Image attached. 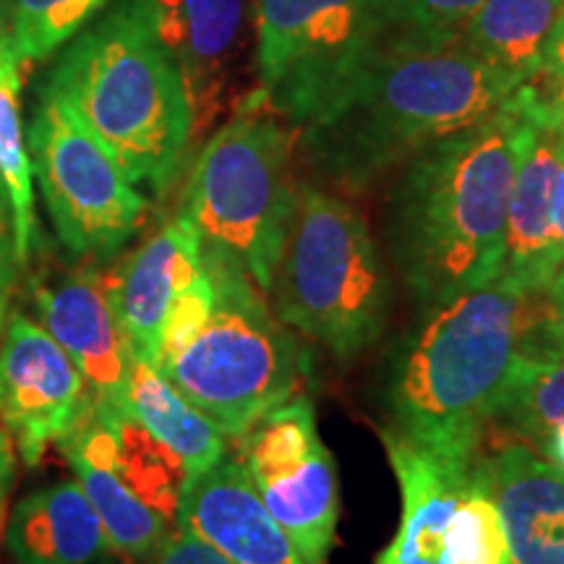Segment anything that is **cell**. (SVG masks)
<instances>
[{
  "label": "cell",
  "mask_w": 564,
  "mask_h": 564,
  "mask_svg": "<svg viewBox=\"0 0 564 564\" xmlns=\"http://www.w3.org/2000/svg\"><path fill=\"white\" fill-rule=\"evenodd\" d=\"M541 126L539 91L525 82L489 118L400 167L387 202V246L421 308L499 278L514 175Z\"/></svg>",
  "instance_id": "obj_1"
},
{
  "label": "cell",
  "mask_w": 564,
  "mask_h": 564,
  "mask_svg": "<svg viewBox=\"0 0 564 564\" xmlns=\"http://www.w3.org/2000/svg\"><path fill=\"white\" fill-rule=\"evenodd\" d=\"M518 87L457 37H390L301 126L303 158L319 181L361 194L489 118Z\"/></svg>",
  "instance_id": "obj_2"
},
{
  "label": "cell",
  "mask_w": 564,
  "mask_h": 564,
  "mask_svg": "<svg viewBox=\"0 0 564 564\" xmlns=\"http://www.w3.org/2000/svg\"><path fill=\"white\" fill-rule=\"evenodd\" d=\"M525 293L505 278L421 308L394 345L382 408L394 434L470 468L520 356Z\"/></svg>",
  "instance_id": "obj_3"
},
{
  "label": "cell",
  "mask_w": 564,
  "mask_h": 564,
  "mask_svg": "<svg viewBox=\"0 0 564 564\" xmlns=\"http://www.w3.org/2000/svg\"><path fill=\"white\" fill-rule=\"evenodd\" d=\"M137 186L162 196L194 141L186 84L144 0H118L89 21L47 76Z\"/></svg>",
  "instance_id": "obj_4"
},
{
  "label": "cell",
  "mask_w": 564,
  "mask_h": 564,
  "mask_svg": "<svg viewBox=\"0 0 564 564\" xmlns=\"http://www.w3.org/2000/svg\"><path fill=\"white\" fill-rule=\"evenodd\" d=\"M267 295L288 329L337 361H352L384 333L392 280L361 212L316 183H301Z\"/></svg>",
  "instance_id": "obj_5"
},
{
  "label": "cell",
  "mask_w": 564,
  "mask_h": 564,
  "mask_svg": "<svg viewBox=\"0 0 564 564\" xmlns=\"http://www.w3.org/2000/svg\"><path fill=\"white\" fill-rule=\"evenodd\" d=\"M295 199L293 133L253 91L249 105L202 147L181 215L204 251L236 262L267 295Z\"/></svg>",
  "instance_id": "obj_6"
},
{
  "label": "cell",
  "mask_w": 564,
  "mask_h": 564,
  "mask_svg": "<svg viewBox=\"0 0 564 564\" xmlns=\"http://www.w3.org/2000/svg\"><path fill=\"white\" fill-rule=\"evenodd\" d=\"M202 257L215 306L194 340L158 371L225 436L238 440L299 390L301 348L241 267L204 249Z\"/></svg>",
  "instance_id": "obj_7"
},
{
  "label": "cell",
  "mask_w": 564,
  "mask_h": 564,
  "mask_svg": "<svg viewBox=\"0 0 564 564\" xmlns=\"http://www.w3.org/2000/svg\"><path fill=\"white\" fill-rule=\"evenodd\" d=\"M253 21L257 95L295 131L392 37L379 0H257Z\"/></svg>",
  "instance_id": "obj_8"
},
{
  "label": "cell",
  "mask_w": 564,
  "mask_h": 564,
  "mask_svg": "<svg viewBox=\"0 0 564 564\" xmlns=\"http://www.w3.org/2000/svg\"><path fill=\"white\" fill-rule=\"evenodd\" d=\"M26 150L55 236L70 257L87 262L116 257L144 220L147 199L47 84L34 105Z\"/></svg>",
  "instance_id": "obj_9"
},
{
  "label": "cell",
  "mask_w": 564,
  "mask_h": 564,
  "mask_svg": "<svg viewBox=\"0 0 564 564\" xmlns=\"http://www.w3.org/2000/svg\"><path fill=\"white\" fill-rule=\"evenodd\" d=\"M238 442V460L301 560L327 564L340 518V491L333 455L316 432L312 400L293 394Z\"/></svg>",
  "instance_id": "obj_10"
},
{
  "label": "cell",
  "mask_w": 564,
  "mask_h": 564,
  "mask_svg": "<svg viewBox=\"0 0 564 564\" xmlns=\"http://www.w3.org/2000/svg\"><path fill=\"white\" fill-rule=\"evenodd\" d=\"M40 324L68 352L91 394V413L129 415L131 348L108 293V272L79 259L76 267H40L30 278Z\"/></svg>",
  "instance_id": "obj_11"
},
{
  "label": "cell",
  "mask_w": 564,
  "mask_h": 564,
  "mask_svg": "<svg viewBox=\"0 0 564 564\" xmlns=\"http://www.w3.org/2000/svg\"><path fill=\"white\" fill-rule=\"evenodd\" d=\"M91 415V394L68 352L42 324L11 312L0 343V419L19 460L34 468Z\"/></svg>",
  "instance_id": "obj_12"
},
{
  "label": "cell",
  "mask_w": 564,
  "mask_h": 564,
  "mask_svg": "<svg viewBox=\"0 0 564 564\" xmlns=\"http://www.w3.org/2000/svg\"><path fill=\"white\" fill-rule=\"evenodd\" d=\"M175 525L199 535L230 564H306L264 507L243 463L228 453L186 476Z\"/></svg>",
  "instance_id": "obj_13"
},
{
  "label": "cell",
  "mask_w": 564,
  "mask_h": 564,
  "mask_svg": "<svg viewBox=\"0 0 564 564\" xmlns=\"http://www.w3.org/2000/svg\"><path fill=\"white\" fill-rule=\"evenodd\" d=\"M204 272L202 241L178 215L108 272V293L131 356L158 369L162 327L175 295Z\"/></svg>",
  "instance_id": "obj_14"
},
{
  "label": "cell",
  "mask_w": 564,
  "mask_h": 564,
  "mask_svg": "<svg viewBox=\"0 0 564 564\" xmlns=\"http://www.w3.org/2000/svg\"><path fill=\"white\" fill-rule=\"evenodd\" d=\"M470 474L502 514L507 564H564V474L525 444L476 455Z\"/></svg>",
  "instance_id": "obj_15"
},
{
  "label": "cell",
  "mask_w": 564,
  "mask_h": 564,
  "mask_svg": "<svg viewBox=\"0 0 564 564\" xmlns=\"http://www.w3.org/2000/svg\"><path fill=\"white\" fill-rule=\"evenodd\" d=\"M154 32L181 68L194 116V137L223 108L246 24V0H144Z\"/></svg>",
  "instance_id": "obj_16"
},
{
  "label": "cell",
  "mask_w": 564,
  "mask_h": 564,
  "mask_svg": "<svg viewBox=\"0 0 564 564\" xmlns=\"http://www.w3.org/2000/svg\"><path fill=\"white\" fill-rule=\"evenodd\" d=\"M382 442L398 478L403 512L398 533L377 556V564H453L449 518L470 468L442 460L392 429H384Z\"/></svg>",
  "instance_id": "obj_17"
},
{
  "label": "cell",
  "mask_w": 564,
  "mask_h": 564,
  "mask_svg": "<svg viewBox=\"0 0 564 564\" xmlns=\"http://www.w3.org/2000/svg\"><path fill=\"white\" fill-rule=\"evenodd\" d=\"M9 564H108L112 546L79 481L30 491L6 525Z\"/></svg>",
  "instance_id": "obj_18"
},
{
  "label": "cell",
  "mask_w": 564,
  "mask_h": 564,
  "mask_svg": "<svg viewBox=\"0 0 564 564\" xmlns=\"http://www.w3.org/2000/svg\"><path fill=\"white\" fill-rule=\"evenodd\" d=\"M562 154L564 139L541 126L531 152L514 175L499 278L512 282L520 293H544L556 274L552 262V194Z\"/></svg>",
  "instance_id": "obj_19"
},
{
  "label": "cell",
  "mask_w": 564,
  "mask_h": 564,
  "mask_svg": "<svg viewBox=\"0 0 564 564\" xmlns=\"http://www.w3.org/2000/svg\"><path fill=\"white\" fill-rule=\"evenodd\" d=\"M562 0H484L457 40L518 84L535 79Z\"/></svg>",
  "instance_id": "obj_20"
},
{
  "label": "cell",
  "mask_w": 564,
  "mask_h": 564,
  "mask_svg": "<svg viewBox=\"0 0 564 564\" xmlns=\"http://www.w3.org/2000/svg\"><path fill=\"white\" fill-rule=\"evenodd\" d=\"M129 413L178 457L188 474L215 465L228 453L225 434L188 403L152 364L131 358Z\"/></svg>",
  "instance_id": "obj_21"
},
{
  "label": "cell",
  "mask_w": 564,
  "mask_h": 564,
  "mask_svg": "<svg viewBox=\"0 0 564 564\" xmlns=\"http://www.w3.org/2000/svg\"><path fill=\"white\" fill-rule=\"evenodd\" d=\"M21 61L11 40H0V188L11 209L13 251L19 270L30 267L40 246L34 212V173L21 123Z\"/></svg>",
  "instance_id": "obj_22"
},
{
  "label": "cell",
  "mask_w": 564,
  "mask_h": 564,
  "mask_svg": "<svg viewBox=\"0 0 564 564\" xmlns=\"http://www.w3.org/2000/svg\"><path fill=\"white\" fill-rule=\"evenodd\" d=\"M70 468L82 491L95 507L97 518L108 533L112 552L131 562H147L160 546V541L173 531L162 514L147 507L141 499L118 478L108 465L91 463L87 457L66 453Z\"/></svg>",
  "instance_id": "obj_23"
},
{
  "label": "cell",
  "mask_w": 564,
  "mask_h": 564,
  "mask_svg": "<svg viewBox=\"0 0 564 564\" xmlns=\"http://www.w3.org/2000/svg\"><path fill=\"white\" fill-rule=\"evenodd\" d=\"M494 421H502L539 447L564 423V361L518 356Z\"/></svg>",
  "instance_id": "obj_24"
},
{
  "label": "cell",
  "mask_w": 564,
  "mask_h": 564,
  "mask_svg": "<svg viewBox=\"0 0 564 564\" xmlns=\"http://www.w3.org/2000/svg\"><path fill=\"white\" fill-rule=\"evenodd\" d=\"M108 0H3L6 32L24 63L53 55L97 19Z\"/></svg>",
  "instance_id": "obj_25"
},
{
  "label": "cell",
  "mask_w": 564,
  "mask_h": 564,
  "mask_svg": "<svg viewBox=\"0 0 564 564\" xmlns=\"http://www.w3.org/2000/svg\"><path fill=\"white\" fill-rule=\"evenodd\" d=\"M447 544L453 564H507L502 514L489 489L470 470L449 518Z\"/></svg>",
  "instance_id": "obj_26"
},
{
  "label": "cell",
  "mask_w": 564,
  "mask_h": 564,
  "mask_svg": "<svg viewBox=\"0 0 564 564\" xmlns=\"http://www.w3.org/2000/svg\"><path fill=\"white\" fill-rule=\"evenodd\" d=\"M484 0H379L392 37L455 40Z\"/></svg>",
  "instance_id": "obj_27"
},
{
  "label": "cell",
  "mask_w": 564,
  "mask_h": 564,
  "mask_svg": "<svg viewBox=\"0 0 564 564\" xmlns=\"http://www.w3.org/2000/svg\"><path fill=\"white\" fill-rule=\"evenodd\" d=\"M212 306H215V285H212L207 267H204L199 278L175 295L171 312H167L165 327H162L158 366L165 361V358H171L173 352H178L183 345L194 340L196 333L204 327V322L209 319Z\"/></svg>",
  "instance_id": "obj_28"
},
{
  "label": "cell",
  "mask_w": 564,
  "mask_h": 564,
  "mask_svg": "<svg viewBox=\"0 0 564 564\" xmlns=\"http://www.w3.org/2000/svg\"><path fill=\"white\" fill-rule=\"evenodd\" d=\"M150 564H230L225 556L204 544L199 535L183 531L175 525L165 539L160 541V546L154 549V554L147 560Z\"/></svg>",
  "instance_id": "obj_29"
},
{
  "label": "cell",
  "mask_w": 564,
  "mask_h": 564,
  "mask_svg": "<svg viewBox=\"0 0 564 564\" xmlns=\"http://www.w3.org/2000/svg\"><path fill=\"white\" fill-rule=\"evenodd\" d=\"M539 79V76H535ZM549 82V89L535 84L539 91V108H541V123L564 139V74L562 76H544Z\"/></svg>",
  "instance_id": "obj_30"
},
{
  "label": "cell",
  "mask_w": 564,
  "mask_h": 564,
  "mask_svg": "<svg viewBox=\"0 0 564 564\" xmlns=\"http://www.w3.org/2000/svg\"><path fill=\"white\" fill-rule=\"evenodd\" d=\"M17 465H19L17 447H13L9 426H6V421L0 419V525H3L6 502H9L13 481H17Z\"/></svg>",
  "instance_id": "obj_31"
},
{
  "label": "cell",
  "mask_w": 564,
  "mask_h": 564,
  "mask_svg": "<svg viewBox=\"0 0 564 564\" xmlns=\"http://www.w3.org/2000/svg\"><path fill=\"white\" fill-rule=\"evenodd\" d=\"M552 262L556 270L564 262V154L552 194Z\"/></svg>",
  "instance_id": "obj_32"
},
{
  "label": "cell",
  "mask_w": 564,
  "mask_h": 564,
  "mask_svg": "<svg viewBox=\"0 0 564 564\" xmlns=\"http://www.w3.org/2000/svg\"><path fill=\"white\" fill-rule=\"evenodd\" d=\"M564 74V0L556 11V19L549 32L546 47H544V66H541L539 76H562Z\"/></svg>",
  "instance_id": "obj_33"
},
{
  "label": "cell",
  "mask_w": 564,
  "mask_h": 564,
  "mask_svg": "<svg viewBox=\"0 0 564 564\" xmlns=\"http://www.w3.org/2000/svg\"><path fill=\"white\" fill-rule=\"evenodd\" d=\"M19 278V262L13 253H0V343H3L6 324H9L11 316V299L13 288H17Z\"/></svg>",
  "instance_id": "obj_34"
},
{
  "label": "cell",
  "mask_w": 564,
  "mask_h": 564,
  "mask_svg": "<svg viewBox=\"0 0 564 564\" xmlns=\"http://www.w3.org/2000/svg\"><path fill=\"white\" fill-rule=\"evenodd\" d=\"M539 455L544 457L546 463H552L560 474H564V423H560V426L539 444Z\"/></svg>",
  "instance_id": "obj_35"
},
{
  "label": "cell",
  "mask_w": 564,
  "mask_h": 564,
  "mask_svg": "<svg viewBox=\"0 0 564 564\" xmlns=\"http://www.w3.org/2000/svg\"><path fill=\"white\" fill-rule=\"evenodd\" d=\"M0 253H13V228H11V209L9 202H6L3 188H0Z\"/></svg>",
  "instance_id": "obj_36"
},
{
  "label": "cell",
  "mask_w": 564,
  "mask_h": 564,
  "mask_svg": "<svg viewBox=\"0 0 564 564\" xmlns=\"http://www.w3.org/2000/svg\"><path fill=\"white\" fill-rule=\"evenodd\" d=\"M549 301H552V324H554V335L560 340L562 350H564V291L560 293H546Z\"/></svg>",
  "instance_id": "obj_37"
},
{
  "label": "cell",
  "mask_w": 564,
  "mask_h": 564,
  "mask_svg": "<svg viewBox=\"0 0 564 564\" xmlns=\"http://www.w3.org/2000/svg\"><path fill=\"white\" fill-rule=\"evenodd\" d=\"M560 291H564V262L560 264V270H556L554 280L549 282V288H546V293H560Z\"/></svg>",
  "instance_id": "obj_38"
},
{
  "label": "cell",
  "mask_w": 564,
  "mask_h": 564,
  "mask_svg": "<svg viewBox=\"0 0 564 564\" xmlns=\"http://www.w3.org/2000/svg\"><path fill=\"white\" fill-rule=\"evenodd\" d=\"M9 37V32H6V11H3V0H0V40Z\"/></svg>",
  "instance_id": "obj_39"
}]
</instances>
